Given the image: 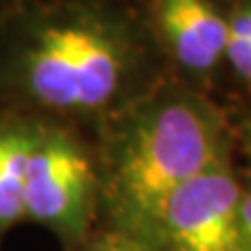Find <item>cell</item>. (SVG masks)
<instances>
[{
    "instance_id": "cell-3",
    "label": "cell",
    "mask_w": 251,
    "mask_h": 251,
    "mask_svg": "<svg viewBox=\"0 0 251 251\" xmlns=\"http://www.w3.org/2000/svg\"><path fill=\"white\" fill-rule=\"evenodd\" d=\"M100 207V182L94 145L75 126L36 117L25 172V218L61 239H84Z\"/></svg>"
},
{
    "instance_id": "cell-9",
    "label": "cell",
    "mask_w": 251,
    "mask_h": 251,
    "mask_svg": "<svg viewBox=\"0 0 251 251\" xmlns=\"http://www.w3.org/2000/svg\"><path fill=\"white\" fill-rule=\"evenodd\" d=\"M249 136H251V124H249Z\"/></svg>"
},
{
    "instance_id": "cell-7",
    "label": "cell",
    "mask_w": 251,
    "mask_h": 251,
    "mask_svg": "<svg viewBox=\"0 0 251 251\" xmlns=\"http://www.w3.org/2000/svg\"><path fill=\"white\" fill-rule=\"evenodd\" d=\"M228 11L226 67L251 88V0H232Z\"/></svg>"
},
{
    "instance_id": "cell-6",
    "label": "cell",
    "mask_w": 251,
    "mask_h": 251,
    "mask_svg": "<svg viewBox=\"0 0 251 251\" xmlns=\"http://www.w3.org/2000/svg\"><path fill=\"white\" fill-rule=\"evenodd\" d=\"M36 117L0 109V232L25 220V172Z\"/></svg>"
},
{
    "instance_id": "cell-5",
    "label": "cell",
    "mask_w": 251,
    "mask_h": 251,
    "mask_svg": "<svg viewBox=\"0 0 251 251\" xmlns=\"http://www.w3.org/2000/svg\"><path fill=\"white\" fill-rule=\"evenodd\" d=\"M143 21L182 80L201 88L226 65L228 11L220 0H149Z\"/></svg>"
},
{
    "instance_id": "cell-4",
    "label": "cell",
    "mask_w": 251,
    "mask_h": 251,
    "mask_svg": "<svg viewBox=\"0 0 251 251\" xmlns=\"http://www.w3.org/2000/svg\"><path fill=\"white\" fill-rule=\"evenodd\" d=\"M243 186L230 166L201 174L163 203L147 247L151 251H245Z\"/></svg>"
},
{
    "instance_id": "cell-2",
    "label": "cell",
    "mask_w": 251,
    "mask_h": 251,
    "mask_svg": "<svg viewBox=\"0 0 251 251\" xmlns=\"http://www.w3.org/2000/svg\"><path fill=\"white\" fill-rule=\"evenodd\" d=\"M230 124L203 88L161 77L97 128L100 207L113 228L147 245L172 195L201 174L230 166Z\"/></svg>"
},
{
    "instance_id": "cell-8",
    "label": "cell",
    "mask_w": 251,
    "mask_h": 251,
    "mask_svg": "<svg viewBox=\"0 0 251 251\" xmlns=\"http://www.w3.org/2000/svg\"><path fill=\"white\" fill-rule=\"evenodd\" d=\"M88 251H151V249L143 241L132 237V234L113 228L105 234H100L97 241H92Z\"/></svg>"
},
{
    "instance_id": "cell-1",
    "label": "cell",
    "mask_w": 251,
    "mask_h": 251,
    "mask_svg": "<svg viewBox=\"0 0 251 251\" xmlns=\"http://www.w3.org/2000/svg\"><path fill=\"white\" fill-rule=\"evenodd\" d=\"M143 17L109 0L23 9L0 40V90L40 120L99 128L163 77Z\"/></svg>"
}]
</instances>
